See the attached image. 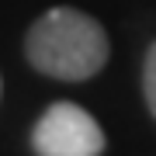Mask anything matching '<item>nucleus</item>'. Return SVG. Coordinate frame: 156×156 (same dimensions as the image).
<instances>
[{
	"mask_svg": "<svg viewBox=\"0 0 156 156\" xmlns=\"http://www.w3.org/2000/svg\"><path fill=\"white\" fill-rule=\"evenodd\" d=\"M31 146L38 156H101L104 128L97 118L73 101H56L31 132Z\"/></svg>",
	"mask_w": 156,
	"mask_h": 156,
	"instance_id": "f03ea898",
	"label": "nucleus"
},
{
	"mask_svg": "<svg viewBox=\"0 0 156 156\" xmlns=\"http://www.w3.org/2000/svg\"><path fill=\"white\" fill-rule=\"evenodd\" d=\"M142 94H146L149 111L156 115V42L149 45V52H146V66H142Z\"/></svg>",
	"mask_w": 156,
	"mask_h": 156,
	"instance_id": "7ed1b4c3",
	"label": "nucleus"
},
{
	"mask_svg": "<svg viewBox=\"0 0 156 156\" xmlns=\"http://www.w3.org/2000/svg\"><path fill=\"white\" fill-rule=\"evenodd\" d=\"M28 62L56 80H87L108 62V35L90 14L76 7H52L28 28Z\"/></svg>",
	"mask_w": 156,
	"mask_h": 156,
	"instance_id": "f257e3e1",
	"label": "nucleus"
}]
</instances>
